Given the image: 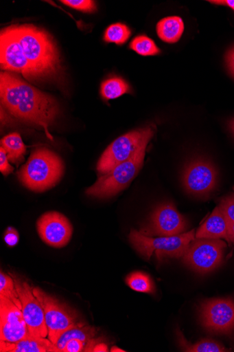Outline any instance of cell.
I'll return each mask as SVG.
<instances>
[{"instance_id":"3957f363","label":"cell","mask_w":234,"mask_h":352,"mask_svg":"<svg viewBox=\"0 0 234 352\" xmlns=\"http://www.w3.org/2000/svg\"><path fill=\"white\" fill-rule=\"evenodd\" d=\"M64 171V163L57 153L47 148H38L32 151L18 177L27 188L43 192L55 186L62 179Z\"/></svg>"},{"instance_id":"484cf974","label":"cell","mask_w":234,"mask_h":352,"mask_svg":"<svg viewBox=\"0 0 234 352\" xmlns=\"http://www.w3.org/2000/svg\"><path fill=\"white\" fill-rule=\"evenodd\" d=\"M0 297L9 299L21 309V302L16 289L14 280L11 276L3 272L0 274Z\"/></svg>"},{"instance_id":"d6986e66","label":"cell","mask_w":234,"mask_h":352,"mask_svg":"<svg viewBox=\"0 0 234 352\" xmlns=\"http://www.w3.org/2000/svg\"><path fill=\"white\" fill-rule=\"evenodd\" d=\"M1 146L7 152L10 162L12 164L19 165L24 161L27 148L19 133H14L3 138Z\"/></svg>"},{"instance_id":"ffe728a7","label":"cell","mask_w":234,"mask_h":352,"mask_svg":"<svg viewBox=\"0 0 234 352\" xmlns=\"http://www.w3.org/2000/svg\"><path fill=\"white\" fill-rule=\"evenodd\" d=\"M100 95L106 100H115L131 92L129 84L122 78L114 76L106 80L100 85Z\"/></svg>"},{"instance_id":"e575fe53","label":"cell","mask_w":234,"mask_h":352,"mask_svg":"<svg viewBox=\"0 0 234 352\" xmlns=\"http://www.w3.org/2000/svg\"><path fill=\"white\" fill-rule=\"evenodd\" d=\"M228 235L229 241L234 243V223L229 226Z\"/></svg>"},{"instance_id":"9c48e42d","label":"cell","mask_w":234,"mask_h":352,"mask_svg":"<svg viewBox=\"0 0 234 352\" xmlns=\"http://www.w3.org/2000/svg\"><path fill=\"white\" fill-rule=\"evenodd\" d=\"M187 229V221L172 202H166L158 206L140 232L152 237H170L184 234Z\"/></svg>"},{"instance_id":"4dcf8cb0","label":"cell","mask_w":234,"mask_h":352,"mask_svg":"<svg viewBox=\"0 0 234 352\" xmlns=\"http://www.w3.org/2000/svg\"><path fill=\"white\" fill-rule=\"evenodd\" d=\"M84 342L78 340L73 339L67 342L62 352H80L82 351Z\"/></svg>"},{"instance_id":"44dd1931","label":"cell","mask_w":234,"mask_h":352,"mask_svg":"<svg viewBox=\"0 0 234 352\" xmlns=\"http://www.w3.org/2000/svg\"><path fill=\"white\" fill-rule=\"evenodd\" d=\"M176 335L180 349L187 352H225L229 351L218 342L210 340H202L195 344L189 343L183 336V333L177 329Z\"/></svg>"},{"instance_id":"277c9868","label":"cell","mask_w":234,"mask_h":352,"mask_svg":"<svg viewBox=\"0 0 234 352\" xmlns=\"http://www.w3.org/2000/svg\"><path fill=\"white\" fill-rule=\"evenodd\" d=\"M149 142H145L128 161L100 177L93 186L86 189V194L99 199L110 198L128 186L143 166Z\"/></svg>"},{"instance_id":"9a60e30c","label":"cell","mask_w":234,"mask_h":352,"mask_svg":"<svg viewBox=\"0 0 234 352\" xmlns=\"http://www.w3.org/2000/svg\"><path fill=\"white\" fill-rule=\"evenodd\" d=\"M30 334L21 309L9 299L0 297V340L16 342Z\"/></svg>"},{"instance_id":"f1b7e54d","label":"cell","mask_w":234,"mask_h":352,"mask_svg":"<svg viewBox=\"0 0 234 352\" xmlns=\"http://www.w3.org/2000/svg\"><path fill=\"white\" fill-rule=\"evenodd\" d=\"M14 168L10 164V160L8 157L7 152L1 146L0 148V172L4 176H8L13 173Z\"/></svg>"},{"instance_id":"ba28073f","label":"cell","mask_w":234,"mask_h":352,"mask_svg":"<svg viewBox=\"0 0 234 352\" xmlns=\"http://www.w3.org/2000/svg\"><path fill=\"white\" fill-rule=\"evenodd\" d=\"M226 247L220 239L195 238L183 255V263L199 274L210 273L222 265Z\"/></svg>"},{"instance_id":"8fae6325","label":"cell","mask_w":234,"mask_h":352,"mask_svg":"<svg viewBox=\"0 0 234 352\" xmlns=\"http://www.w3.org/2000/svg\"><path fill=\"white\" fill-rule=\"evenodd\" d=\"M21 302V311L30 335L46 338L48 328L44 309L32 292V287L15 275H12Z\"/></svg>"},{"instance_id":"7c38bea8","label":"cell","mask_w":234,"mask_h":352,"mask_svg":"<svg viewBox=\"0 0 234 352\" xmlns=\"http://www.w3.org/2000/svg\"><path fill=\"white\" fill-rule=\"evenodd\" d=\"M200 323L209 331L227 334L234 331V301L218 298L206 301L200 306Z\"/></svg>"},{"instance_id":"8992f818","label":"cell","mask_w":234,"mask_h":352,"mask_svg":"<svg viewBox=\"0 0 234 352\" xmlns=\"http://www.w3.org/2000/svg\"><path fill=\"white\" fill-rule=\"evenodd\" d=\"M154 133L155 126L148 125L117 139L100 156L97 164L98 173L106 174L128 161L145 142L152 140Z\"/></svg>"},{"instance_id":"5b68a950","label":"cell","mask_w":234,"mask_h":352,"mask_svg":"<svg viewBox=\"0 0 234 352\" xmlns=\"http://www.w3.org/2000/svg\"><path fill=\"white\" fill-rule=\"evenodd\" d=\"M195 230L170 237L153 238L145 236L136 230H131L128 239L133 248L146 261L154 252L161 260L163 258H180L195 239Z\"/></svg>"},{"instance_id":"2e32d148","label":"cell","mask_w":234,"mask_h":352,"mask_svg":"<svg viewBox=\"0 0 234 352\" xmlns=\"http://www.w3.org/2000/svg\"><path fill=\"white\" fill-rule=\"evenodd\" d=\"M229 223L219 206L196 231L195 238L229 240Z\"/></svg>"},{"instance_id":"8d00e7d4","label":"cell","mask_w":234,"mask_h":352,"mask_svg":"<svg viewBox=\"0 0 234 352\" xmlns=\"http://www.w3.org/2000/svg\"><path fill=\"white\" fill-rule=\"evenodd\" d=\"M111 351L113 352H115V351H118V352H121V351H125L121 349H119L118 347L117 346H113L111 349Z\"/></svg>"},{"instance_id":"5bb4252c","label":"cell","mask_w":234,"mask_h":352,"mask_svg":"<svg viewBox=\"0 0 234 352\" xmlns=\"http://www.w3.org/2000/svg\"><path fill=\"white\" fill-rule=\"evenodd\" d=\"M37 229L46 244L57 248L68 245L73 232L69 219L58 212H48L43 214L38 220Z\"/></svg>"},{"instance_id":"6da1fadb","label":"cell","mask_w":234,"mask_h":352,"mask_svg":"<svg viewBox=\"0 0 234 352\" xmlns=\"http://www.w3.org/2000/svg\"><path fill=\"white\" fill-rule=\"evenodd\" d=\"M0 100L10 113L22 121L44 129L53 140L49 127L59 115L57 101L51 95L23 80L16 74H0Z\"/></svg>"},{"instance_id":"83f0119b","label":"cell","mask_w":234,"mask_h":352,"mask_svg":"<svg viewBox=\"0 0 234 352\" xmlns=\"http://www.w3.org/2000/svg\"><path fill=\"white\" fill-rule=\"evenodd\" d=\"M218 206L226 217L229 226L234 223V194L223 199Z\"/></svg>"},{"instance_id":"30bf717a","label":"cell","mask_w":234,"mask_h":352,"mask_svg":"<svg viewBox=\"0 0 234 352\" xmlns=\"http://www.w3.org/2000/svg\"><path fill=\"white\" fill-rule=\"evenodd\" d=\"M0 64L5 72L20 74L27 80H35L12 25L2 29L0 34Z\"/></svg>"},{"instance_id":"d6a6232c","label":"cell","mask_w":234,"mask_h":352,"mask_svg":"<svg viewBox=\"0 0 234 352\" xmlns=\"http://www.w3.org/2000/svg\"><path fill=\"white\" fill-rule=\"evenodd\" d=\"M209 2L213 4L225 6L234 10V0H217V1Z\"/></svg>"},{"instance_id":"4fadbf2b","label":"cell","mask_w":234,"mask_h":352,"mask_svg":"<svg viewBox=\"0 0 234 352\" xmlns=\"http://www.w3.org/2000/svg\"><path fill=\"white\" fill-rule=\"evenodd\" d=\"M182 180L189 194L196 197H207L216 187L218 172L207 160L195 159L185 166Z\"/></svg>"},{"instance_id":"52a82bcc","label":"cell","mask_w":234,"mask_h":352,"mask_svg":"<svg viewBox=\"0 0 234 352\" xmlns=\"http://www.w3.org/2000/svg\"><path fill=\"white\" fill-rule=\"evenodd\" d=\"M32 292L44 309L48 337L53 344H56L66 331L82 323L75 311L55 297L39 287H32Z\"/></svg>"},{"instance_id":"603a6c76","label":"cell","mask_w":234,"mask_h":352,"mask_svg":"<svg viewBox=\"0 0 234 352\" xmlns=\"http://www.w3.org/2000/svg\"><path fill=\"white\" fill-rule=\"evenodd\" d=\"M126 282L131 289L137 292L154 294L155 292L154 283L150 276L141 272L129 274Z\"/></svg>"},{"instance_id":"836d02e7","label":"cell","mask_w":234,"mask_h":352,"mask_svg":"<svg viewBox=\"0 0 234 352\" xmlns=\"http://www.w3.org/2000/svg\"><path fill=\"white\" fill-rule=\"evenodd\" d=\"M108 351V346L104 343L95 344V346H93V348L92 349V351H95V352H99V351H102V352L106 351V352Z\"/></svg>"},{"instance_id":"f546056e","label":"cell","mask_w":234,"mask_h":352,"mask_svg":"<svg viewBox=\"0 0 234 352\" xmlns=\"http://www.w3.org/2000/svg\"><path fill=\"white\" fill-rule=\"evenodd\" d=\"M4 240L8 246L14 247L19 241L18 232L13 228H9L5 233Z\"/></svg>"},{"instance_id":"7402d4cb","label":"cell","mask_w":234,"mask_h":352,"mask_svg":"<svg viewBox=\"0 0 234 352\" xmlns=\"http://www.w3.org/2000/svg\"><path fill=\"white\" fill-rule=\"evenodd\" d=\"M96 335V329L82 323L71 329L66 331L59 338L56 346L59 352H62L67 342L73 339H78L84 342H89Z\"/></svg>"},{"instance_id":"ac0fdd59","label":"cell","mask_w":234,"mask_h":352,"mask_svg":"<svg viewBox=\"0 0 234 352\" xmlns=\"http://www.w3.org/2000/svg\"><path fill=\"white\" fill-rule=\"evenodd\" d=\"M185 25L179 16H169L161 19L156 25L159 38L167 43L178 42L184 33Z\"/></svg>"},{"instance_id":"e0dca14e","label":"cell","mask_w":234,"mask_h":352,"mask_svg":"<svg viewBox=\"0 0 234 352\" xmlns=\"http://www.w3.org/2000/svg\"><path fill=\"white\" fill-rule=\"evenodd\" d=\"M2 352H59L56 344L46 338L35 337L29 334L16 342H1Z\"/></svg>"},{"instance_id":"d4e9b609","label":"cell","mask_w":234,"mask_h":352,"mask_svg":"<svg viewBox=\"0 0 234 352\" xmlns=\"http://www.w3.org/2000/svg\"><path fill=\"white\" fill-rule=\"evenodd\" d=\"M130 50L140 55L155 56L161 53V50L155 43L146 36H139L133 39L130 43Z\"/></svg>"},{"instance_id":"1f68e13d","label":"cell","mask_w":234,"mask_h":352,"mask_svg":"<svg viewBox=\"0 0 234 352\" xmlns=\"http://www.w3.org/2000/svg\"><path fill=\"white\" fill-rule=\"evenodd\" d=\"M225 60L229 73L234 77V47L228 51Z\"/></svg>"},{"instance_id":"4316f807","label":"cell","mask_w":234,"mask_h":352,"mask_svg":"<svg viewBox=\"0 0 234 352\" xmlns=\"http://www.w3.org/2000/svg\"><path fill=\"white\" fill-rule=\"evenodd\" d=\"M60 3L74 10L86 13L96 12L95 2L92 0H61Z\"/></svg>"},{"instance_id":"cb8c5ba5","label":"cell","mask_w":234,"mask_h":352,"mask_svg":"<svg viewBox=\"0 0 234 352\" xmlns=\"http://www.w3.org/2000/svg\"><path fill=\"white\" fill-rule=\"evenodd\" d=\"M131 36V30L125 24L117 23L110 25L106 30L104 41L118 45L125 44Z\"/></svg>"},{"instance_id":"7a4b0ae2","label":"cell","mask_w":234,"mask_h":352,"mask_svg":"<svg viewBox=\"0 0 234 352\" xmlns=\"http://www.w3.org/2000/svg\"><path fill=\"white\" fill-rule=\"evenodd\" d=\"M35 80L55 78L61 72L59 51L52 36L34 24L12 25Z\"/></svg>"},{"instance_id":"74e56055","label":"cell","mask_w":234,"mask_h":352,"mask_svg":"<svg viewBox=\"0 0 234 352\" xmlns=\"http://www.w3.org/2000/svg\"><path fill=\"white\" fill-rule=\"evenodd\" d=\"M233 190H234V187H233Z\"/></svg>"},{"instance_id":"d590c367","label":"cell","mask_w":234,"mask_h":352,"mask_svg":"<svg viewBox=\"0 0 234 352\" xmlns=\"http://www.w3.org/2000/svg\"><path fill=\"white\" fill-rule=\"evenodd\" d=\"M229 130L231 131V133L233 134V135L234 136V118H233L230 121H229Z\"/></svg>"}]
</instances>
